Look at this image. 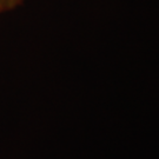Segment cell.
<instances>
[{"mask_svg":"<svg viewBox=\"0 0 159 159\" xmlns=\"http://www.w3.org/2000/svg\"><path fill=\"white\" fill-rule=\"evenodd\" d=\"M24 0H0V12H7L14 10L23 4Z\"/></svg>","mask_w":159,"mask_h":159,"instance_id":"cell-1","label":"cell"}]
</instances>
